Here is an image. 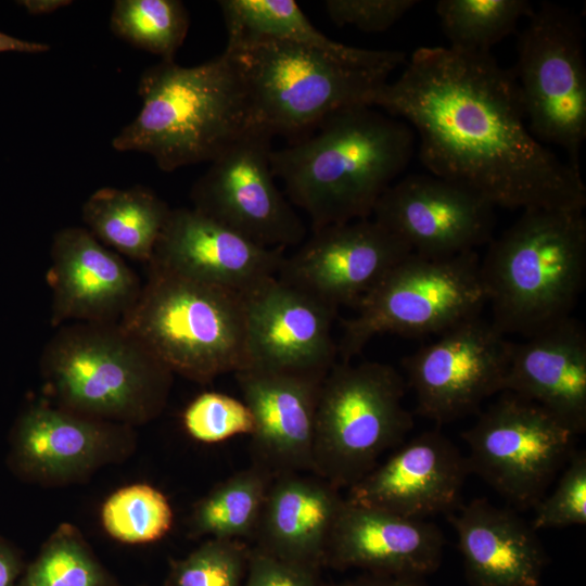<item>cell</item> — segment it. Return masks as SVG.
Wrapping results in <instances>:
<instances>
[{"label": "cell", "instance_id": "27", "mask_svg": "<svg viewBox=\"0 0 586 586\" xmlns=\"http://www.w3.org/2000/svg\"><path fill=\"white\" fill-rule=\"evenodd\" d=\"M218 3L228 34L226 47L272 39L343 59L360 56L367 50L324 36L294 0H221Z\"/></svg>", "mask_w": 586, "mask_h": 586}, {"label": "cell", "instance_id": "9", "mask_svg": "<svg viewBox=\"0 0 586 586\" xmlns=\"http://www.w3.org/2000/svg\"><path fill=\"white\" fill-rule=\"evenodd\" d=\"M480 263L475 251L441 258L407 256L359 302L357 314L343 321L341 361H351L380 334L438 335L479 316L486 304Z\"/></svg>", "mask_w": 586, "mask_h": 586}, {"label": "cell", "instance_id": "5", "mask_svg": "<svg viewBox=\"0 0 586 586\" xmlns=\"http://www.w3.org/2000/svg\"><path fill=\"white\" fill-rule=\"evenodd\" d=\"M241 73L255 129L297 138L341 110L368 105L406 63L396 50L337 58L292 42L263 39L226 47Z\"/></svg>", "mask_w": 586, "mask_h": 586}, {"label": "cell", "instance_id": "28", "mask_svg": "<svg viewBox=\"0 0 586 586\" xmlns=\"http://www.w3.org/2000/svg\"><path fill=\"white\" fill-rule=\"evenodd\" d=\"M273 475L251 463L199 500L190 518L193 536L252 538Z\"/></svg>", "mask_w": 586, "mask_h": 586}, {"label": "cell", "instance_id": "10", "mask_svg": "<svg viewBox=\"0 0 586 586\" xmlns=\"http://www.w3.org/2000/svg\"><path fill=\"white\" fill-rule=\"evenodd\" d=\"M510 68L526 124L543 144L562 149L581 170L586 138V63L582 23L572 11L544 2L527 17Z\"/></svg>", "mask_w": 586, "mask_h": 586}, {"label": "cell", "instance_id": "33", "mask_svg": "<svg viewBox=\"0 0 586 586\" xmlns=\"http://www.w3.org/2000/svg\"><path fill=\"white\" fill-rule=\"evenodd\" d=\"M250 550L241 539L208 538L170 562L166 586H242Z\"/></svg>", "mask_w": 586, "mask_h": 586}, {"label": "cell", "instance_id": "13", "mask_svg": "<svg viewBox=\"0 0 586 586\" xmlns=\"http://www.w3.org/2000/svg\"><path fill=\"white\" fill-rule=\"evenodd\" d=\"M512 344L479 315L405 357L418 413L447 423L476 412L486 398L505 392Z\"/></svg>", "mask_w": 586, "mask_h": 586}, {"label": "cell", "instance_id": "2", "mask_svg": "<svg viewBox=\"0 0 586 586\" xmlns=\"http://www.w3.org/2000/svg\"><path fill=\"white\" fill-rule=\"evenodd\" d=\"M415 132L373 106L328 116L289 145L271 150L275 177L303 209L311 231L369 218L381 195L409 164Z\"/></svg>", "mask_w": 586, "mask_h": 586}, {"label": "cell", "instance_id": "6", "mask_svg": "<svg viewBox=\"0 0 586 586\" xmlns=\"http://www.w3.org/2000/svg\"><path fill=\"white\" fill-rule=\"evenodd\" d=\"M40 366L55 405L123 424L157 416L174 375L119 322H71L56 328Z\"/></svg>", "mask_w": 586, "mask_h": 586}, {"label": "cell", "instance_id": "18", "mask_svg": "<svg viewBox=\"0 0 586 586\" xmlns=\"http://www.w3.org/2000/svg\"><path fill=\"white\" fill-rule=\"evenodd\" d=\"M470 473L467 457L442 432L425 431L378 463L348 489L351 502L411 519L459 507Z\"/></svg>", "mask_w": 586, "mask_h": 586}, {"label": "cell", "instance_id": "25", "mask_svg": "<svg viewBox=\"0 0 586 586\" xmlns=\"http://www.w3.org/2000/svg\"><path fill=\"white\" fill-rule=\"evenodd\" d=\"M345 498L313 473H285L270 483L254 547L281 560L320 569Z\"/></svg>", "mask_w": 586, "mask_h": 586}, {"label": "cell", "instance_id": "7", "mask_svg": "<svg viewBox=\"0 0 586 586\" xmlns=\"http://www.w3.org/2000/svg\"><path fill=\"white\" fill-rule=\"evenodd\" d=\"M119 323L175 374L202 384L247 366L243 293L148 268Z\"/></svg>", "mask_w": 586, "mask_h": 586}, {"label": "cell", "instance_id": "23", "mask_svg": "<svg viewBox=\"0 0 586 586\" xmlns=\"http://www.w3.org/2000/svg\"><path fill=\"white\" fill-rule=\"evenodd\" d=\"M505 392L543 407L574 434L586 430V333L569 317L513 343Z\"/></svg>", "mask_w": 586, "mask_h": 586}, {"label": "cell", "instance_id": "15", "mask_svg": "<svg viewBox=\"0 0 586 586\" xmlns=\"http://www.w3.org/2000/svg\"><path fill=\"white\" fill-rule=\"evenodd\" d=\"M372 218L416 255L449 257L489 241L495 206L475 192L432 174H410L381 195Z\"/></svg>", "mask_w": 586, "mask_h": 586}, {"label": "cell", "instance_id": "14", "mask_svg": "<svg viewBox=\"0 0 586 586\" xmlns=\"http://www.w3.org/2000/svg\"><path fill=\"white\" fill-rule=\"evenodd\" d=\"M410 247L373 218L331 225L311 231L298 249L284 256L277 277L284 283L339 310L359 302Z\"/></svg>", "mask_w": 586, "mask_h": 586}, {"label": "cell", "instance_id": "20", "mask_svg": "<svg viewBox=\"0 0 586 586\" xmlns=\"http://www.w3.org/2000/svg\"><path fill=\"white\" fill-rule=\"evenodd\" d=\"M47 282L54 328L71 322H119L142 289L124 259L80 227L55 232Z\"/></svg>", "mask_w": 586, "mask_h": 586}, {"label": "cell", "instance_id": "30", "mask_svg": "<svg viewBox=\"0 0 586 586\" xmlns=\"http://www.w3.org/2000/svg\"><path fill=\"white\" fill-rule=\"evenodd\" d=\"M189 25V13L179 0H117L110 17L117 37L163 61H174Z\"/></svg>", "mask_w": 586, "mask_h": 586}, {"label": "cell", "instance_id": "1", "mask_svg": "<svg viewBox=\"0 0 586 586\" xmlns=\"http://www.w3.org/2000/svg\"><path fill=\"white\" fill-rule=\"evenodd\" d=\"M370 106L418 133L419 157L430 174L495 207L585 208L581 170L532 135L512 72L491 52L418 48Z\"/></svg>", "mask_w": 586, "mask_h": 586}, {"label": "cell", "instance_id": "24", "mask_svg": "<svg viewBox=\"0 0 586 586\" xmlns=\"http://www.w3.org/2000/svg\"><path fill=\"white\" fill-rule=\"evenodd\" d=\"M447 519L471 586H543L547 556L531 523L482 498L459 505Z\"/></svg>", "mask_w": 586, "mask_h": 586}, {"label": "cell", "instance_id": "31", "mask_svg": "<svg viewBox=\"0 0 586 586\" xmlns=\"http://www.w3.org/2000/svg\"><path fill=\"white\" fill-rule=\"evenodd\" d=\"M16 586H115L77 530L62 524L22 573Z\"/></svg>", "mask_w": 586, "mask_h": 586}, {"label": "cell", "instance_id": "3", "mask_svg": "<svg viewBox=\"0 0 586 586\" xmlns=\"http://www.w3.org/2000/svg\"><path fill=\"white\" fill-rule=\"evenodd\" d=\"M138 94L141 109L112 146L149 154L163 171L211 163L254 128L241 73L226 50L189 67L161 60L141 74Z\"/></svg>", "mask_w": 586, "mask_h": 586}, {"label": "cell", "instance_id": "17", "mask_svg": "<svg viewBox=\"0 0 586 586\" xmlns=\"http://www.w3.org/2000/svg\"><path fill=\"white\" fill-rule=\"evenodd\" d=\"M283 249L263 246L193 207L170 211L148 268L244 293L278 275Z\"/></svg>", "mask_w": 586, "mask_h": 586}, {"label": "cell", "instance_id": "37", "mask_svg": "<svg viewBox=\"0 0 586 586\" xmlns=\"http://www.w3.org/2000/svg\"><path fill=\"white\" fill-rule=\"evenodd\" d=\"M319 570L281 560L253 546L242 586H321Z\"/></svg>", "mask_w": 586, "mask_h": 586}, {"label": "cell", "instance_id": "12", "mask_svg": "<svg viewBox=\"0 0 586 586\" xmlns=\"http://www.w3.org/2000/svg\"><path fill=\"white\" fill-rule=\"evenodd\" d=\"M271 136L251 129L211 162L191 190L193 208L272 249L300 245L306 226L275 182Z\"/></svg>", "mask_w": 586, "mask_h": 586}, {"label": "cell", "instance_id": "41", "mask_svg": "<svg viewBox=\"0 0 586 586\" xmlns=\"http://www.w3.org/2000/svg\"><path fill=\"white\" fill-rule=\"evenodd\" d=\"M31 15L50 14L72 4L71 0H22L17 1Z\"/></svg>", "mask_w": 586, "mask_h": 586}, {"label": "cell", "instance_id": "40", "mask_svg": "<svg viewBox=\"0 0 586 586\" xmlns=\"http://www.w3.org/2000/svg\"><path fill=\"white\" fill-rule=\"evenodd\" d=\"M49 49V44L23 40L0 31V52L41 53Z\"/></svg>", "mask_w": 586, "mask_h": 586}, {"label": "cell", "instance_id": "16", "mask_svg": "<svg viewBox=\"0 0 586 586\" xmlns=\"http://www.w3.org/2000/svg\"><path fill=\"white\" fill-rule=\"evenodd\" d=\"M247 366L328 374L336 364L337 310L270 277L243 293Z\"/></svg>", "mask_w": 586, "mask_h": 586}, {"label": "cell", "instance_id": "38", "mask_svg": "<svg viewBox=\"0 0 586 586\" xmlns=\"http://www.w3.org/2000/svg\"><path fill=\"white\" fill-rule=\"evenodd\" d=\"M24 564L13 547L0 539V586H16Z\"/></svg>", "mask_w": 586, "mask_h": 586}, {"label": "cell", "instance_id": "35", "mask_svg": "<svg viewBox=\"0 0 586 586\" xmlns=\"http://www.w3.org/2000/svg\"><path fill=\"white\" fill-rule=\"evenodd\" d=\"M532 527L561 528L586 523V454L574 453L551 495L534 507Z\"/></svg>", "mask_w": 586, "mask_h": 586}, {"label": "cell", "instance_id": "19", "mask_svg": "<svg viewBox=\"0 0 586 586\" xmlns=\"http://www.w3.org/2000/svg\"><path fill=\"white\" fill-rule=\"evenodd\" d=\"M234 375L255 422L252 463L273 477L311 473L317 403L327 374L244 368Z\"/></svg>", "mask_w": 586, "mask_h": 586}, {"label": "cell", "instance_id": "8", "mask_svg": "<svg viewBox=\"0 0 586 586\" xmlns=\"http://www.w3.org/2000/svg\"><path fill=\"white\" fill-rule=\"evenodd\" d=\"M405 390V379L387 364L336 362L319 392L311 473L349 489L373 470L413 426Z\"/></svg>", "mask_w": 586, "mask_h": 586}, {"label": "cell", "instance_id": "32", "mask_svg": "<svg viewBox=\"0 0 586 586\" xmlns=\"http://www.w3.org/2000/svg\"><path fill=\"white\" fill-rule=\"evenodd\" d=\"M173 521V509L165 495L144 483L117 489L101 509L106 533L125 544L158 540L169 532Z\"/></svg>", "mask_w": 586, "mask_h": 586}, {"label": "cell", "instance_id": "36", "mask_svg": "<svg viewBox=\"0 0 586 586\" xmlns=\"http://www.w3.org/2000/svg\"><path fill=\"white\" fill-rule=\"evenodd\" d=\"M417 0H328L324 8L337 26H354L366 33H381L411 11Z\"/></svg>", "mask_w": 586, "mask_h": 586}, {"label": "cell", "instance_id": "4", "mask_svg": "<svg viewBox=\"0 0 586 586\" xmlns=\"http://www.w3.org/2000/svg\"><path fill=\"white\" fill-rule=\"evenodd\" d=\"M492 323L532 336L569 317L586 277L583 209L536 208L494 239L480 263Z\"/></svg>", "mask_w": 586, "mask_h": 586}, {"label": "cell", "instance_id": "22", "mask_svg": "<svg viewBox=\"0 0 586 586\" xmlns=\"http://www.w3.org/2000/svg\"><path fill=\"white\" fill-rule=\"evenodd\" d=\"M125 431L124 424L38 402L30 405L15 423L13 462L30 479L74 480L106 461Z\"/></svg>", "mask_w": 586, "mask_h": 586}, {"label": "cell", "instance_id": "11", "mask_svg": "<svg viewBox=\"0 0 586 586\" xmlns=\"http://www.w3.org/2000/svg\"><path fill=\"white\" fill-rule=\"evenodd\" d=\"M574 434L537 404L504 392L462 433L470 472L519 508L535 507L573 453Z\"/></svg>", "mask_w": 586, "mask_h": 586}, {"label": "cell", "instance_id": "34", "mask_svg": "<svg viewBox=\"0 0 586 586\" xmlns=\"http://www.w3.org/2000/svg\"><path fill=\"white\" fill-rule=\"evenodd\" d=\"M183 425L198 442L213 444L237 435H251L255 422L243 400L218 392L198 395L186 408Z\"/></svg>", "mask_w": 586, "mask_h": 586}, {"label": "cell", "instance_id": "26", "mask_svg": "<svg viewBox=\"0 0 586 586\" xmlns=\"http://www.w3.org/2000/svg\"><path fill=\"white\" fill-rule=\"evenodd\" d=\"M171 208L153 190L100 188L84 203L87 229L119 254L149 263Z\"/></svg>", "mask_w": 586, "mask_h": 586}, {"label": "cell", "instance_id": "29", "mask_svg": "<svg viewBox=\"0 0 586 586\" xmlns=\"http://www.w3.org/2000/svg\"><path fill=\"white\" fill-rule=\"evenodd\" d=\"M533 10L527 0H440L435 4L448 47L474 53H488Z\"/></svg>", "mask_w": 586, "mask_h": 586}, {"label": "cell", "instance_id": "39", "mask_svg": "<svg viewBox=\"0 0 586 586\" xmlns=\"http://www.w3.org/2000/svg\"><path fill=\"white\" fill-rule=\"evenodd\" d=\"M423 578L371 574L334 586H425Z\"/></svg>", "mask_w": 586, "mask_h": 586}, {"label": "cell", "instance_id": "21", "mask_svg": "<svg viewBox=\"0 0 586 586\" xmlns=\"http://www.w3.org/2000/svg\"><path fill=\"white\" fill-rule=\"evenodd\" d=\"M444 546L442 531L431 522L345 498L327 544L323 565L423 578L441 565Z\"/></svg>", "mask_w": 586, "mask_h": 586}]
</instances>
